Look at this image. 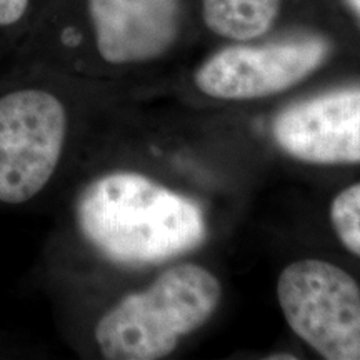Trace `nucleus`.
<instances>
[{"instance_id":"obj_11","label":"nucleus","mask_w":360,"mask_h":360,"mask_svg":"<svg viewBox=\"0 0 360 360\" xmlns=\"http://www.w3.org/2000/svg\"><path fill=\"white\" fill-rule=\"evenodd\" d=\"M345 2H347L350 12L354 13V17L360 24V0H345Z\"/></svg>"},{"instance_id":"obj_5","label":"nucleus","mask_w":360,"mask_h":360,"mask_svg":"<svg viewBox=\"0 0 360 360\" xmlns=\"http://www.w3.org/2000/svg\"><path fill=\"white\" fill-rule=\"evenodd\" d=\"M332 45L322 35H295L265 44L220 49L197 69L193 82L205 96L255 101L300 84L326 64Z\"/></svg>"},{"instance_id":"obj_9","label":"nucleus","mask_w":360,"mask_h":360,"mask_svg":"<svg viewBox=\"0 0 360 360\" xmlns=\"http://www.w3.org/2000/svg\"><path fill=\"white\" fill-rule=\"evenodd\" d=\"M330 224L342 245L360 257V182L334 197L330 204Z\"/></svg>"},{"instance_id":"obj_8","label":"nucleus","mask_w":360,"mask_h":360,"mask_svg":"<svg viewBox=\"0 0 360 360\" xmlns=\"http://www.w3.org/2000/svg\"><path fill=\"white\" fill-rule=\"evenodd\" d=\"M282 0H202L205 25L220 37L249 42L276 22Z\"/></svg>"},{"instance_id":"obj_1","label":"nucleus","mask_w":360,"mask_h":360,"mask_svg":"<svg viewBox=\"0 0 360 360\" xmlns=\"http://www.w3.org/2000/svg\"><path fill=\"white\" fill-rule=\"evenodd\" d=\"M75 220L94 249L127 267L186 255L207 237L205 214L197 202L129 170L87 184L75 202Z\"/></svg>"},{"instance_id":"obj_10","label":"nucleus","mask_w":360,"mask_h":360,"mask_svg":"<svg viewBox=\"0 0 360 360\" xmlns=\"http://www.w3.org/2000/svg\"><path fill=\"white\" fill-rule=\"evenodd\" d=\"M30 0H0V27L19 22L29 8Z\"/></svg>"},{"instance_id":"obj_4","label":"nucleus","mask_w":360,"mask_h":360,"mask_svg":"<svg viewBox=\"0 0 360 360\" xmlns=\"http://www.w3.org/2000/svg\"><path fill=\"white\" fill-rule=\"evenodd\" d=\"M67 137L60 98L40 89L0 97V202L20 205L44 191L56 174Z\"/></svg>"},{"instance_id":"obj_3","label":"nucleus","mask_w":360,"mask_h":360,"mask_svg":"<svg viewBox=\"0 0 360 360\" xmlns=\"http://www.w3.org/2000/svg\"><path fill=\"white\" fill-rule=\"evenodd\" d=\"M277 299L292 330L327 360H360V285L321 259L287 265Z\"/></svg>"},{"instance_id":"obj_7","label":"nucleus","mask_w":360,"mask_h":360,"mask_svg":"<svg viewBox=\"0 0 360 360\" xmlns=\"http://www.w3.org/2000/svg\"><path fill=\"white\" fill-rule=\"evenodd\" d=\"M97 51L114 65L164 56L180 29L179 0H89Z\"/></svg>"},{"instance_id":"obj_6","label":"nucleus","mask_w":360,"mask_h":360,"mask_svg":"<svg viewBox=\"0 0 360 360\" xmlns=\"http://www.w3.org/2000/svg\"><path fill=\"white\" fill-rule=\"evenodd\" d=\"M272 135L282 152L305 164H360V85L285 107L274 120Z\"/></svg>"},{"instance_id":"obj_2","label":"nucleus","mask_w":360,"mask_h":360,"mask_svg":"<svg viewBox=\"0 0 360 360\" xmlns=\"http://www.w3.org/2000/svg\"><path fill=\"white\" fill-rule=\"evenodd\" d=\"M220 297L222 287L210 270L195 264L174 265L98 319L97 347L109 360L167 357L184 337L210 321Z\"/></svg>"}]
</instances>
